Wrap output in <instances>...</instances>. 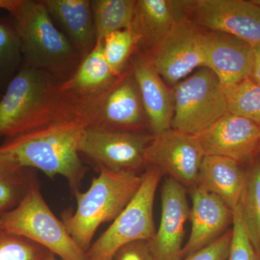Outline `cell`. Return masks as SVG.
<instances>
[{
	"label": "cell",
	"mask_w": 260,
	"mask_h": 260,
	"mask_svg": "<svg viewBox=\"0 0 260 260\" xmlns=\"http://www.w3.org/2000/svg\"><path fill=\"white\" fill-rule=\"evenodd\" d=\"M189 213L186 188L168 178L161 189L160 223L148 241L153 260L182 259L184 228Z\"/></svg>",
	"instance_id": "13"
},
{
	"label": "cell",
	"mask_w": 260,
	"mask_h": 260,
	"mask_svg": "<svg viewBox=\"0 0 260 260\" xmlns=\"http://www.w3.org/2000/svg\"><path fill=\"white\" fill-rule=\"evenodd\" d=\"M177 20L171 0H135L129 28L137 39L134 54H147L167 35Z\"/></svg>",
	"instance_id": "20"
},
{
	"label": "cell",
	"mask_w": 260,
	"mask_h": 260,
	"mask_svg": "<svg viewBox=\"0 0 260 260\" xmlns=\"http://www.w3.org/2000/svg\"><path fill=\"white\" fill-rule=\"evenodd\" d=\"M42 1L83 59L86 57L97 44L90 0Z\"/></svg>",
	"instance_id": "18"
},
{
	"label": "cell",
	"mask_w": 260,
	"mask_h": 260,
	"mask_svg": "<svg viewBox=\"0 0 260 260\" xmlns=\"http://www.w3.org/2000/svg\"><path fill=\"white\" fill-rule=\"evenodd\" d=\"M232 237L228 260H256V254L246 231L242 203L233 210Z\"/></svg>",
	"instance_id": "29"
},
{
	"label": "cell",
	"mask_w": 260,
	"mask_h": 260,
	"mask_svg": "<svg viewBox=\"0 0 260 260\" xmlns=\"http://www.w3.org/2000/svg\"><path fill=\"white\" fill-rule=\"evenodd\" d=\"M241 203L248 235L256 256H260V162L246 174Z\"/></svg>",
	"instance_id": "24"
},
{
	"label": "cell",
	"mask_w": 260,
	"mask_h": 260,
	"mask_svg": "<svg viewBox=\"0 0 260 260\" xmlns=\"http://www.w3.org/2000/svg\"><path fill=\"white\" fill-rule=\"evenodd\" d=\"M52 254L23 236L0 230V260H47Z\"/></svg>",
	"instance_id": "28"
},
{
	"label": "cell",
	"mask_w": 260,
	"mask_h": 260,
	"mask_svg": "<svg viewBox=\"0 0 260 260\" xmlns=\"http://www.w3.org/2000/svg\"><path fill=\"white\" fill-rule=\"evenodd\" d=\"M173 89V129L198 136L229 113L223 86L209 68H198Z\"/></svg>",
	"instance_id": "7"
},
{
	"label": "cell",
	"mask_w": 260,
	"mask_h": 260,
	"mask_svg": "<svg viewBox=\"0 0 260 260\" xmlns=\"http://www.w3.org/2000/svg\"><path fill=\"white\" fill-rule=\"evenodd\" d=\"M9 14L20 41L23 64L61 82L74 74L83 58L57 28L42 0H19Z\"/></svg>",
	"instance_id": "3"
},
{
	"label": "cell",
	"mask_w": 260,
	"mask_h": 260,
	"mask_svg": "<svg viewBox=\"0 0 260 260\" xmlns=\"http://www.w3.org/2000/svg\"><path fill=\"white\" fill-rule=\"evenodd\" d=\"M252 2L255 3L256 5H259L260 7V0H252Z\"/></svg>",
	"instance_id": "35"
},
{
	"label": "cell",
	"mask_w": 260,
	"mask_h": 260,
	"mask_svg": "<svg viewBox=\"0 0 260 260\" xmlns=\"http://www.w3.org/2000/svg\"><path fill=\"white\" fill-rule=\"evenodd\" d=\"M19 0H0V10H7L11 13L18 5Z\"/></svg>",
	"instance_id": "33"
},
{
	"label": "cell",
	"mask_w": 260,
	"mask_h": 260,
	"mask_svg": "<svg viewBox=\"0 0 260 260\" xmlns=\"http://www.w3.org/2000/svg\"><path fill=\"white\" fill-rule=\"evenodd\" d=\"M232 237V230L227 231L210 245L181 260H228Z\"/></svg>",
	"instance_id": "30"
},
{
	"label": "cell",
	"mask_w": 260,
	"mask_h": 260,
	"mask_svg": "<svg viewBox=\"0 0 260 260\" xmlns=\"http://www.w3.org/2000/svg\"><path fill=\"white\" fill-rule=\"evenodd\" d=\"M250 78L260 85V45L254 47V61Z\"/></svg>",
	"instance_id": "32"
},
{
	"label": "cell",
	"mask_w": 260,
	"mask_h": 260,
	"mask_svg": "<svg viewBox=\"0 0 260 260\" xmlns=\"http://www.w3.org/2000/svg\"><path fill=\"white\" fill-rule=\"evenodd\" d=\"M106 60L102 42L84 58L68 80L61 83V90L73 105L75 102L92 96L111 85L116 78Z\"/></svg>",
	"instance_id": "21"
},
{
	"label": "cell",
	"mask_w": 260,
	"mask_h": 260,
	"mask_svg": "<svg viewBox=\"0 0 260 260\" xmlns=\"http://www.w3.org/2000/svg\"><path fill=\"white\" fill-rule=\"evenodd\" d=\"M229 113L260 126V85L250 78L224 88Z\"/></svg>",
	"instance_id": "26"
},
{
	"label": "cell",
	"mask_w": 260,
	"mask_h": 260,
	"mask_svg": "<svg viewBox=\"0 0 260 260\" xmlns=\"http://www.w3.org/2000/svg\"><path fill=\"white\" fill-rule=\"evenodd\" d=\"M112 260H153L148 241H135L121 246Z\"/></svg>",
	"instance_id": "31"
},
{
	"label": "cell",
	"mask_w": 260,
	"mask_h": 260,
	"mask_svg": "<svg viewBox=\"0 0 260 260\" xmlns=\"http://www.w3.org/2000/svg\"><path fill=\"white\" fill-rule=\"evenodd\" d=\"M129 64L138 87L152 135L172 129L174 89L169 88L143 56L133 54Z\"/></svg>",
	"instance_id": "17"
},
{
	"label": "cell",
	"mask_w": 260,
	"mask_h": 260,
	"mask_svg": "<svg viewBox=\"0 0 260 260\" xmlns=\"http://www.w3.org/2000/svg\"><path fill=\"white\" fill-rule=\"evenodd\" d=\"M204 157L198 137L173 129L153 135L145 150L147 165L158 168L191 190Z\"/></svg>",
	"instance_id": "12"
},
{
	"label": "cell",
	"mask_w": 260,
	"mask_h": 260,
	"mask_svg": "<svg viewBox=\"0 0 260 260\" xmlns=\"http://www.w3.org/2000/svg\"><path fill=\"white\" fill-rule=\"evenodd\" d=\"M189 220L191 233L183 247L182 259L206 247L219 239L233 222V211L217 195L194 187Z\"/></svg>",
	"instance_id": "16"
},
{
	"label": "cell",
	"mask_w": 260,
	"mask_h": 260,
	"mask_svg": "<svg viewBox=\"0 0 260 260\" xmlns=\"http://www.w3.org/2000/svg\"><path fill=\"white\" fill-rule=\"evenodd\" d=\"M97 43L118 30L129 28L135 0H90Z\"/></svg>",
	"instance_id": "22"
},
{
	"label": "cell",
	"mask_w": 260,
	"mask_h": 260,
	"mask_svg": "<svg viewBox=\"0 0 260 260\" xmlns=\"http://www.w3.org/2000/svg\"><path fill=\"white\" fill-rule=\"evenodd\" d=\"M47 260H56L55 255H54V254H51V255L48 258Z\"/></svg>",
	"instance_id": "34"
},
{
	"label": "cell",
	"mask_w": 260,
	"mask_h": 260,
	"mask_svg": "<svg viewBox=\"0 0 260 260\" xmlns=\"http://www.w3.org/2000/svg\"><path fill=\"white\" fill-rule=\"evenodd\" d=\"M259 152H260V150H259Z\"/></svg>",
	"instance_id": "37"
},
{
	"label": "cell",
	"mask_w": 260,
	"mask_h": 260,
	"mask_svg": "<svg viewBox=\"0 0 260 260\" xmlns=\"http://www.w3.org/2000/svg\"><path fill=\"white\" fill-rule=\"evenodd\" d=\"M205 30L177 18L167 35L140 56L166 83L174 87L196 69L205 67Z\"/></svg>",
	"instance_id": "10"
},
{
	"label": "cell",
	"mask_w": 260,
	"mask_h": 260,
	"mask_svg": "<svg viewBox=\"0 0 260 260\" xmlns=\"http://www.w3.org/2000/svg\"><path fill=\"white\" fill-rule=\"evenodd\" d=\"M256 260H260V256H256Z\"/></svg>",
	"instance_id": "36"
},
{
	"label": "cell",
	"mask_w": 260,
	"mask_h": 260,
	"mask_svg": "<svg viewBox=\"0 0 260 260\" xmlns=\"http://www.w3.org/2000/svg\"><path fill=\"white\" fill-rule=\"evenodd\" d=\"M61 83L46 72L23 64L0 99V137L9 139L76 119L74 105L61 91Z\"/></svg>",
	"instance_id": "1"
},
{
	"label": "cell",
	"mask_w": 260,
	"mask_h": 260,
	"mask_svg": "<svg viewBox=\"0 0 260 260\" xmlns=\"http://www.w3.org/2000/svg\"><path fill=\"white\" fill-rule=\"evenodd\" d=\"M0 230L23 236L44 246L61 260H86L85 251L46 203L35 179L19 204L0 215Z\"/></svg>",
	"instance_id": "6"
},
{
	"label": "cell",
	"mask_w": 260,
	"mask_h": 260,
	"mask_svg": "<svg viewBox=\"0 0 260 260\" xmlns=\"http://www.w3.org/2000/svg\"><path fill=\"white\" fill-rule=\"evenodd\" d=\"M177 18L205 31L229 34L260 45V7L245 0L172 1Z\"/></svg>",
	"instance_id": "9"
},
{
	"label": "cell",
	"mask_w": 260,
	"mask_h": 260,
	"mask_svg": "<svg viewBox=\"0 0 260 260\" xmlns=\"http://www.w3.org/2000/svg\"><path fill=\"white\" fill-rule=\"evenodd\" d=\"M103 50L113 74L118 76L126 69L134 54L137 39L131 29L118 30L104 38Z\"/></svg>",
	"instance_id": "27"
},
{
	"label": "cell",
	"mask_w": 260,
	"mask_h": 260,
	"mask_svg": "<svg viewBox=\"0 0 260 260\" xmlns=\"http://www.w3.org/2000/svg\"><path fill=\"white\" fill-rule=\"evenodd\" d=\"M85 129L78 119L59 121L5 139L0 152L20 167L39 169L50 178L62 176L75 192L86 171L79 150Z\"/></svg>",
	"instance_id": "2"
},
{
	"label": "cell",
	"mask_w": 260,
	"mask_h": 260,
	"mask_svg": "<svg viewBox=\"0 0 260 260\" xmlns=\"http://www.w3.org/2000/svg\"><path fill=\"white\" fill-rule=\"evenodd\" d=\"M76 119L85 128L147 133L150 126L129 62L107 88L74 104Z\"/></svg>",
	"instance_id": "5"
},
{
	"label": "cell",
	"mask_w": 260,
	"mask_h": 260,
	"mask_svg": "<svg viewBox=\"0 0 260 260\" xmlns=\"http://www.w3.org/2000/svg\"><path fill=\"white\" fill-rule=\"evenodd\" d=\"M246 174L232 159L205 155L195 187L217 195L234 210L240 203Z\"/></svg>",
	"instance_id": "19"
},
{
	"label": "cell",
	"mask_w": 260,
	"mask_h": 260,
	"mask_svg": "<svg viewBox=\"0 0 260 260\" xmlns=\"http://www.w3.org/2000/svg\"><path fill=\"white\" fill-rule=\"evenodd\" d=\"M23 64L20 41L10 18L0 19V91Z\"/></svg>",
	"instance_id": "25"
},
{
	"label": "cell",
	"mask_w": 260,
	"mask_h": 260,
	"mask_svg": "<svg viewBox=\"0 0 260 260\" xmlns=\"http://www.w3.org/2000/svg\"><path fill=\"white\" fill-rule=\"evenodd\" d=\"M153 135L148 133L104 131L85 128L80 153L97 167L116 172L138 174L147 165L145 150Z\"/></svg>",
	"instance_id": "11"
},
{
	"label": "cell",
	"mask_w": 260,
	"mask_h": 260,
	"mask_svg": "<svg viewBox=\"0 0 260 260\" xmlns=\"http://www.w3.org/2000/svg\"><path fill=\"white\" fill-rule=\"evenodd\" d=\"M197 137L205 155L224 157L238 164L252 158L260 150V126L232 113Z\"/></svg>",
	"instance_id": "14"
},
{
	"label": "cell",
	"mask_w": 260,
	"mask_h": 260,
	"mask_svg": "<svg viewBox=\"0 0 260 260\" xmlns=\"http://www.w3.org/2000/svg\"><path fill=\"white\" fill-rule=\"evenodd\" d=\"M254 47L229 34L206 31L205 67L218 77L223 88L250 78Z\"/></svg>",
	"instance_id": "15"
},
{
	"label": "cell",
	"mask_w": 260,
	"mask_h": 260,
	"mask_svg": "<svg viewBox=\"0 0 260 260\" xmlns=\"http://www.w3.org/2000/svg\"><path fill=\"white\" fill-rule=\"evenodd\" d=\"M85 192L75 191L77 209L63 215L62 223L76 244L88 251L97 229L113 221L138 192L143 174L116 172L100 167Z\"/></svg>",
	"instance_id": "4"
},
{
	"label": "cell",
	"mask_w": 260,
	"mask_h": 260,
	"mask_svg": "<svg viewBox=\"0 0 260 260\" xmlns=\"http://www.w3.org/2000/svg\"><path fill=\"white\" fill-rule=\"evenodd\" d=\"M162 173L150 167L143 174L138 192L126 208L85 252L86 260H112L121 246L138 240L149 241L155 235L154 200Z\"/></svg>",
	"instance_id": "8"
},
{
	"label": "cell",
	"mask_w": 260,
	"mask_h": 260,
	"mask_svg": "<svg viewBox=\"0 0 260 260\" xmlns=\"http://www.w3.org/2000/svg\"><path fill=\"white\" fill-rule=\"evenodd\" d=\"M34 179L31 169L20 167L0 152V215L19 204Z\"/></svg>",
	"instance_id": "23"
}]
</instances>
